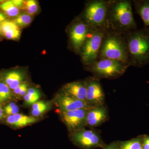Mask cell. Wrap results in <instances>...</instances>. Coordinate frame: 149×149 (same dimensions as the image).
Segmentation results:
<instances>
[{"label": "cell", "mask_w": 149, "mask_h": 149, "mask_svg": "<svg viewBox=\"0 0 149 149\" xmlns=\"http://www.w3.org/2000/svg\"><path fill=\"white\" fill-rule=\"evenodd\" d=\"M23 74L18 70H12L6 72L3 76V81L11 90H14L22 83Z\"/></svg>", "instance_id": "cell-15"}, {"label": "cell", "mask_w": 149, "mask_h": 149, "mask_svg": "<svg viewBox=\"0 0 149 149\" xmlns=\"http://www.w3.org/2000/svg\"><path fill=\"white\" fill-rule=\"evenodd\" d=\"M103 149H120V146L119 143L114 142L106 146Z\"/></svg>", "instance_id": "cell-27"}, {"label": "cell", "mask_w": 149, "mask_h": 149, "mask_svg": "<svg viewBox=\"0 0 149 149\" xmlns=\"http://www.w3.org/2000/svg\"><path fill=\"white\" fill-rule=\"evenodd\" d=\"M1 35H2L1 31V27H0V36H1Z\"/></svg>", "instance_id": "cell-32"}, {"label": "cell", "mask_w": 149, "mask_h": 149, "mask_svg": "<svg viewBox=\"0 0 149 149\" xmlns=\"http://www.w3.org/2000/svg\"><path fill=\"white\" fill-rule=\"evenodd\" d=\"M12 95L10 88L3 80H0V104H2L10 100Z\"/></svg>", "instance_id": "cell-19"}, {"label": "cell", "mask_w": 149, "mask_h": 149, "mask_svg": "<svg viewBox=\"0 0 149 149\" xmlns=\"http://www.w3.org/2000/svg\"><path fill=\"white\" fill-rule=\"evenodd\" d=\"M48 109V104L42 101H38L32 106L31 113L34 117H38L45 113Z\"/></svg>", "instance_id": "cell-20"}, {"label": "cell", "mask_w": 149, "mask_h": 149, "mask_svg": "<svg viewBox=\"0 0 149 149\" xmlns=\"http://www.w3.org/2000/svg\"><path fill=\"white\" fill-rule=\"evenodd\" d=\"M139 149H143V148H142V147H141V148H140Z\"/></svg>", "instance_id": "cell-33"}, {"label": "cell", "mask_w": 149, "mask_h": 149, "mask_svg": "<svg viewBox=\"0 0 149 149\" xmlns=\"http://www.w3.org/2000/svg\"><path fill=\"white\" fill-rule=\"evenodd\" d=\"M2 35L7 39L10 40H18L21 35V31L18 29H10L2 33Z\"/></svg>", "instance_id": "cell-24"}, {"label": "cell", "mask_w": 149, "mask_h": 149, "mask_svg": "<svg viewBox=\"0 0 149 149\" xmlns=\"http://www.w3.org/2000/svg\"><path fill=\"white\" fill-rule=\"evenodd\" d=\"M142 148L143 149H149V137H146L143 140Z\"/></svg>", "instance_id": "cell-29"}, {"label": "cell", "mask_w": 149, "mask_h": 149, "mask_svg": "<svg viewBox=\"0 0 149 149\" xmlns=\"http://www.w3.org/2000/svg\"><path fill=\"white\" fill-rule=\"evenodd\" d=\"M129 66L127 63L108 58L98 59L92 64L87 65L89 71L96 77L105 78L120 77Z\"/></svg>", "instance_id": "cell-5"}, {"label": "cell", "mask_w": 149, "mask_h": 149, "mask_svg": "<svg viewBox=\"0 0 149 149\" xmlns=\"http://www.w3.org/2000/svg\"><path fill=\"white\" fill-rule=\"evenodd\" d=\"M92 28L83 20L74 22L69 29L70 41L72 47L80 52Z\"/></svg>", "instance_id": "cell-8"}, {"label": "cell", "mask_w": 149, "mask_h": 149, "mask_svg": "<svg viewBox=\"0 0 149 149\" xmlns=\"http://www.w3.org/2000/svg\"><path fill=\"white\" fill-rule=\"evenodd\" d=\"M6 116V114L4 111L3 108L2 106V104H0V120H2Z\"/></svg>", "instance_id": "cell-31"}, {"label": "cell", "mask_w": 149, "mask_h": 149, "mask_svg": "<svg viewBox=\"0 0 149 149\" xmlns=\"http://www.w3.org/2000/svg\"><path fill=\"white\" fill-rule=\"evenodd\" d=\"M143 141L139 138L119 143L120 149H139L142 147Z\"/></svg>", "instance_id": "cell-21"}, {"label": "cell", "mask_w": 149, "mask_h": 149, "mask_svg": "<svg viewBox=\"0 0 149 149\" xmlns=\"http://www.w3.org/2000/svg\"><path fill=\"white\" fill-rule=\"evenodd\" d=\"M86 102L94 107L103 106L105 96L102 85L96 77H90L85 81Z\"/></svg>", "instance_id": "cell-9"}, {"label": "cell", "mask_w": 149, "mask_h": 149, "mask_svg": "<svg viewBox=\"0 0 149 149\" xmlns=\"http://www.w3.org/2000/svg\"><path fill=\"white\" fill-rule=\"evenodd\" d=\"M73 143L83 149H93L106 147L99 134L92 130L80 129L73 132L71 136Z\"/></svg>", "instance_id": "cell-7"}, {"label": "cell", "mask_w": 149, "mask_h": 149, "mask_svg": "<svg viewBox=\"0 0 149 149\" xmlns=\"http://www.w3.org/2000/svg\"><path fill=\"white\" fill-rule=\"evenodd\" d=\"M90 109L85 108L70 111H60V115L68 128L74 132L81 129L85 125L87 113Z\"/></svg>", "instance_id": "cell-10"}, {"label": "cell", "mask_w": 149, "mask_h": 149, "mask_svg": "<svg viewBox=\"0 0 149 149\" xmlns=\"http://www.w3.org/2000/svg\"><path fill=\"white\" fill-rule=\"evenodd\" d=\"M106 29H92L80 52L82 61L89 65L98 59Z\"/></svg>", "instance_id": "cell-6"}, {"label": "cell", "mask_w": 149, "mask_h": 149, "mask_svg": "<svg viewBox=\"0 0 149 149\" xmlns=\"http://www.w3.org/2000/svg\"><path fill=\"white\" fill-rule=\"evenodd\" d=\"M35 117L28 116L21 113H17L8 116L6 118V122L8 125L14 128H22L37 122Z\"/></svg>", "instance_id": "cell-14"}, {"label": "cell", "mask_w": 149, "mask_h": 149, "mask_svg": "<svg viewBox=\"0 0 149 149\" xmlns=\"http://www.w3.org/2000/svg\"><path fill=\"white\" fill-rule=\"evenodd\" d=\"M0 80H1V78H0Z\"/></svg>", "instance_id": "cell-34"}, {"label": "cell", "mask_w": 149, "mask_h": 149, "mask_svg": "<svg viewBox=\"0 0 149 149\" xmlns=\"http://www.w3.org/2000/svg\"><path fill=\"white\" fill-rule=\"evenodd\" d=\"M107 114L103 106L95 107L88 110L85 125L92 127L97 126L106 120Z\"/></svg>", "instance_id": "cell-13"}, {"label": "cell", "mask_w": 149, "mask_h": 149, "mask_svg": "<svg viewBox=\"0 0 149 149\" xmlns=\"http://www.w3.org/2000/svg\"><path fill=\"white\" fill-rule=\"evenodd\" d=\"M108 1L93 0L86 5L83 20L92 29L106 27Z\"/></svg>", "instance_id": "cell-4"}, {"label": "cell", "mask_w": 149, "mask_h": 149, "mask_svg": "<svg viewBox=\"0 0 149 149\" xmlns=\"http://www.w3.org/2000/svg\"><path fill=\"white\" fill-rule=\"evenodd\" d=\"M28 90L27 84L26 83H22L19 85L17 88L13 90V93L15 95L22 97L24 96L27 94Z\"/></svg>", "instance_id": "cell-26"}, {"label": "cell", "mask_w": 149, "mask_h": 149, "mask_svg": "<svg viewBox=\"0 0 149 149\" xmlns=\"http://www.w3.org/2000/svg\"><path fill=\"white\" fill-rule=\"evenodd\" d=\"M40 97L41 94L39 90L36 88H29L27 94L24 96V102L26 105H31L38 101Z\"/></svg>", "instance_id": "cell-18"}, {"label": "cell", "mask_w": 149, "mask_h": 149, "mask_svg": "<svg viewBox=\"0 0 149 149\" xmlns=\"http://www.w3.org/2000/svg\"><path fill=\"white\" fill-rule=\"evenodd\" d=\"M101 58L118 61L129 65L124 33L106 29L98 59Z\"/></svg>", "instance_id": "cell-3"}, {"label": "cell", "mask_w": 149, "mask_h": 149, "mask_svg": "<svg viewBox=\"0 0 149 149\" xmlns=\"http://www.w3.org/2000/svg\"><path fill=\"white\" fill-rule=\"evenodd\" d=\"M19 27H25L29 25L32 21V17L28 14L19 15L13 20Z\"/></svg>", "instance_id": "cell-22"}, {"label": "cell", "mask_w": 149, "mask_h": 149, "mask_svg": "<svg viewBox=\"0 0 149 149\" xmlns=\"http://www.w3.org/2000/svg\"><path fill=\"white\" fill-rule=\"evenodd\" d=\"M130 66L143 67L149 63V28L124 33Z\"/></svg>", "instance_id": "cell-2"}, {"label": "cell", "mask_w": 149, "mask_h": 149, "mask_svg": "<svg viewBox=\"0 0 149 149\" xmlns=\"http://www.w3.org/2000/svg\"><path fill=\"white\" fill-rule=\"evenodd\" d=\"M3 110L6 115L8 116L18 113L19 108L14 102H10L4 107Z\"/></svg>", "instance_id": "cell-25"}, {"label": "cell", "mask_w": 149, "mask_h": 149, "mask_svg": "<svg viewBox=\"0 0 149 149\" xmlns=\"http://www.w3.org/2000/svg\"><path fill=\"white\" fill-rule=\"evenodd\" d=\"M12 2L19 9L24 8V1H21V0H13Z\"/></svg>", "instance_id": "cell-28"}, {"label": "cell", "mask_w": 149, "mask_h": 149, "mask_svg": "<svg viewBox=\"0 0 149 149\" xmlns=\"http://www.w3.org/2000/svg\"><path fill=\"white\" fill-rule=\"evenodd\" d=\"M0 9L8 17H16L19 15V9L15 5L12 1H8L0 4Z\"/></svg>", "instance_id": "cell-17"}, {"label": "cell", "mask_w": 149, "mask_h": 149, "mask_svg": "<svg viewBox=\"0 0 149 149\" xmlns=\"http://www.w3.org/2000/svg\"><path fill=\"white\" fill-rule=\"evenodd\" d=\"M24 8H25L28 14L34 15L38 10L37 2L34 0H29L24 1Z\"/></svg>", "instance_id": "cell-23"}, {"label": "cell", "mask_w": 149, "mask_h": 149, "mask_svg": "<svg viewBox=\"0 0 149 149\" xmlns=\"http://www.w3.org/2000/svg\"><path fill=\"white\" fill-rule=\"evenodd\" d=\"M56 105L61 111H68L81 109H91L94 107L87 102L80 100L63 93L59 94L56 98Z\"/></svg>", "instance_id": "cell-11"}, {"label": "cell", "mask_w": 149, "mask_h": 149, "mask_svg": "<svg viewBox=\"0 0 149 149\" xmlns=\"http://www.w3.org/2000/svg\"><path fill=\"white\" fill-rule=\"evenodd\" d=\"M133 3L136 13L141 17L145 27L149 28V0H134Z\"/></svg>", "instance_id": "cell-16"}, {"label": "cell", "mask_w": 149, "mask_h": 149, "mask_svg": "<svg viewBox=\"0 0 149 149\" xmlns=\"http://www.w3.org/2000/svg\"><path fill=\"white\" fill-rule=\"evenodd\" d=\"M132 2L128 0H109L106 29L125 33L137 29Z\"/></svg>", "instance_id": "cell-1"}, {"label": "cell", "mask_w": 149, "mask_h": 149, "mask_svg": "<svg viewBox=\"0 0 149 149\" xmlns=\"http://www.w3.org/2000/svg\"><path fill=\"white\" fill-rule=\"evenodd\" d=\"M63 93L74 98L86 102L87 88L84 82H73L65 84L63 88Z\"/></svg>", "instance_id": "cell-12"}, {"label": "cell", "mask_w": 149, "mask_h": 149, "mask_svg": "<svg viewBox=\"0 0 149 149\" xmlns=\"http://www.w3.org/2000/svg\"><path fill=\"white\" fill-rule=\"evenodd\" d=\"M8 17L3 12L0 11V24L8 20Z\"/></svg>", "instance_id": "cell-30"}]
</instances>
